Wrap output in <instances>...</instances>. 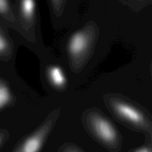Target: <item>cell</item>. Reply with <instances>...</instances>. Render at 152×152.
Here are the masks:
<instances>
[{
	"mask_svg": "<svg viewBox=\"0 0 152 152\" xmlns=\"http://www.w3.org/2000/svg\"><path fill=\"white\" fill-rule=\"evenodd\" d=\"M92 126L97 136L103 142L113 144L117 139L116 129L112 124L105 118L95 117L92 121Z\"/></svg>",
	"mask_w": 152,
	"mask_h": 152,
	"instance_id": "1",
	"label": "cell"
},
{
	"mask_svg": "<svg viewBox=\"0 0 152 152\" xmlns=\"http://www.w3.org/2000/svg\"><path fill=\"white\" fill-rule=\"evenodd\" d=\"M48 131V128H44L28 137L12 152H39L44 144Z\"/></svg>",
	"mask_w": 152,
	"mask_h": 152,
	"instance_id": "2",
	"label": "cell"
},
{
	"mask_svg": "<svg viewBox=\"0 0 152 152\" xmlns=\"http://www.w3.org/2000/svg\"><path fill=\"white\" fill-rule=\"evenodd\" d=\"M116 112L124 119L135 124L141 123L143 117L141 113L132 106L122 102H117L114 105Z\"/></svg>",
	"mask_w": 152,
	"mask_h": 152,
	"instance_id": "3",
	"label": "cell"
},
{
	"mask_svg": "<svg viewBox=\"0 0 152 152\" xmlns=\"http://www.w3.org/2000/svg\"><path fill=\"white\" fill-rule=\"evenodd\" d=\"M87 42V38L84 33L82 32L75 33L69 42L68 48L70 53L73 55L81 54L86 49Z\"/></svg>",
	"mask_w": 152,
	"mask_h": 152,
	"instance_id": "4",
	"label": "cell"
},
{
	"mask_svg": "<svg viewBox=\"0 0 152 152\" xmlns=\"http://www.w3.org/2000/svg\"><path fill=\"white\" fill-rule=\"evenodd\" d=\"M49 77L54 85L62 86L65 82V78L62 70L57 66H53L49 69Z\"/></svg>",
	"mask_w": 152,
	"mask_h": 152,
	"instance_id": "5",
	"label": "cell"
},
{
	"mask_svg": "<svg viewBox=\"0 0 152 152\" xmlns=\"http://www.w3.org/2000/svg\"><path fill=\"white\" fill-rule=\"evenodd\" d=\"M10 99V93L5 86H0V109L5 106Z\"/></svg>",
	"mask_w": 152,
	"mask_h": 152,
	"instance_id": "6",
	"label": "cell"
},
{
	"mask_svg": "<svg viewBox=\"0 0 152 152\" xmlns=\"http://www.w3.org/2000/svg\"><path fill=\"white\" fill-rule=\"evenodd\" d=\"M34 2L31 0H26L22 2V10L24 14L27 17H30L34 11Z\"/></svg>",
	"mask_w": 152,
	"mask_h": 152,
	"instance_id": "7",
	"label": "cell"
},
{
	"mask_svg": "<svg viewBox=\"0 0 152 152\" xmlns=\"http://www.w3.org/2000/svg\"><path fill=\"white\" fill-rule=\"evenodd\" d=\"M8 8L7 1L4 0H0V12H4L7 11Z\"/></svg>",
	"mask_w": 152,
	"mask_h": 152,
	"instance_id": "8",
	"label": "cell"
},
{
	"mask_svg": "<svg viewBox=\"0 0 152 152\" xmlns=\"http://www.w3.org/2000/svg\"><path fill=\"white\" fill-rule=\"evenodd\" d=\"M6 47V42L4 37L0 34V52L2 51Z\"/></svg>",
	"mask_w": 152,
	"mask_h": 152,
	"instance_id": "9",
	"label": "cell"
},
{
	"mask_svg": "<svg viewBox=\"0 0 152 152\" xmlns=\"http://www.w3.org/2000/svg\"><path fill=\"white\" fill-rule=\"evenodd\" d=\"M134 152H151V148L148 147H143L140 149L137 150Z\"/></svg>",
	"mask_w": 152,
	"mask_h": 152,
	"instance_id": "10",
	"label": "cell"
},
{
	"mask_svg": "<svg viewBox=\"0 0 152 152\" xmlns=\"http://www.w3.org/2000/svg\"><path fill=\"white\" fill-rule=\"evenodd\" d=\"M2 141H3V137L1 135H0V145L2 144Z\"/></svg>",
	"mask_w": 152,
	"mask_h": 152,
	"instance_id": "11",
	"label": "cell"
},
{
	"mask_svg": "<svg viewBox=\"0 0 152 152\" xmlns=\"http://www.w3.org/2000/svg\"><path fill=\"white\" fill-rule=\"evenodd\" d=\"M68 152H77L75 151H68Z\"/></svg>",
	"mask_w": 152,
	"mask_h": 152,
	"instance_id": "12",
	"label": "cell"
}]
</instances>
